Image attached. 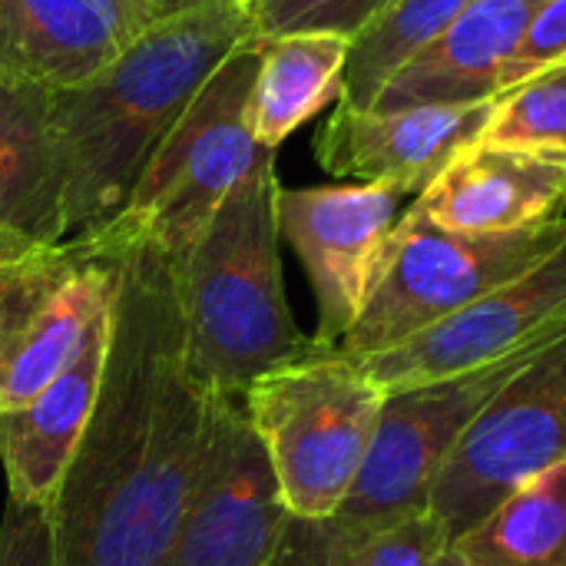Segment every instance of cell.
Returning <instances> with one entry per match:
<instances>
[{
  "label": "cell",
  "mask_w": 566,
  "mask_h": 566,
  "mask_svg": "<svg viewBox=\"0 0 566 566\" xmlns=\"http://www.w3.org/2000/svg\"><path fill=\"white\" fill-rule=\"evenodd\" d=\"M176 262L123 239L99 398L46 507L53 566H159L186 517L212 391L189 365Z\"/></svg>",
  "instance_id": "1"
},
{
  "label": "cell",
  "mask_w": 566,
  "mask_h": 566,
  "mask_svg": "<svg viewBox=\"0 0 566 566\" xmlns=\"http://www.w3.org/2000/svg\"><path fill=\"white\" fill-rule=\"evenodd\" d=\"M252 36L242 0L153 23L93 80L53 90L50 119L63 166L66 239L106 229L129 202L149 156L219 63Z\"/></svg>",
  "instance_id": "2"
},
{
  "label": "cell",
  "mask_w": 566,
  "mask_h": 566,
  "mask_svg": "<svg viewBox=\"0 0 566 566\" xmlns=\"http://www.w3.org/2000/svg\"><path fill=\"white\" fill-rule=\"evenodd\" d=\"M279 189L275 156H265L176 262L189 365L212 395L242 398L312 348L285 298Z\"/></svg>",
  "instance_id": "3"
},
{
  "label": "cell",
  "mask_w": 566,
  "mask_h": 566,
  "mask_svg": "<svg viewBox=\"0 0 566 566\" xmlns=\"http://www.w3.org/2000/svg\"><path fill=\"white\" fill-rule=\"evenodd\" d=\"M385 388L342 348L315 345L242 391L282 504L302 521H332L365 464Z\"/></svg>",
  "instance_id": "4"
},
{
  "label": "cell",
  "mask_w": 566,
  "mask_h": 566,
  "mask_svg": "<svg viewBox=\"0 0 566 566\" xmlns=\"http://www.w3.org/2000/svg\"><path fill=\"white\" fill-rule=\"evenodd\" d=\"M259 56V40L249 36L219 63L149 156L126 209L106 229L123 239H149L179 259L226 196L265 156H275V149L255 143L249 126Z\"/></svg>",
  "instance_id": "5"
},
{
  "label": "cell",
  "mask_w": 566,
  "mask_h": 566,
  "mask_svg": "<svg viewBox=\"0 0 566 566\" xmlns=\"http://www.w3.org/2000/svg\"><path fill=\"white\" fill-rule=\"evenodd\" d=\"M566 239V216L517 232H444L408 209L388 235L381 269L342 352L378 355L527 272Z\"/></svg>",
  "instance_id": "6"
},
{
  "label": "cell",
  "mask_w": 566,
  "mask_h": 566,
  "mask_svg": "<svg viewBox=\"0 0 566 566\" xmlns=\"http://www.w3.org/2000/svg\"><path fill=\"white\" fill-rule=\"evenodd\" d=\"M123 239L109 229L0 252V411L27 405L113 312Z\"/></svg>",
  "instance_id": "7"
},
{
  "label": "cell",
  "mask_w": 566,
  "mask_h": 566,
  "mask_svg": "<svg viewBox=\"0 0 566 566\" xmlns=\"http://www.w3.org/2000/svg\"><path fill=\"white\" fill-rule=\"evenodd\" d=\"M554 348V345H547ZM547 348H534L441 381L388 391L365 464L332 517L348 537H365L428 511L431 488L474 418Z\"/></svg>",
  "instance_id": "8"
},
{
  "label": "cell",
  "mask_w": 566,
  "mask_h": 566,
  "mask_svg": "<svg viewBox=\"0 0 566 566\" xmlns=\"http://www.w3.org/2000/svg\"><path fill=\"white\" fill-rule=\"evenodd\" d=\"M566 461V338L517 371L461 434L441 468L428 511L451 544L501 501Z\"/></svg>",
  "instance_id": "9"
},
{
  "label": "cell",
  "mask_w": 566,
  "mask_h": 566,
  "mask_svg": "<svg viewBox=\"0 0 566 566\" xmlns=\"http://www.w3.org/2000/svg\"><path fill=\"white\" fill-rule=\"evenodd\" d=\"M566 338V239L527 272L444 322L358 358L388 391L441 381Z\"/></svg>",
  "instance_id": "10"
},
{
  "label": "cell",
  "mask_w": 566,
  "mask_h": 566,
  "mask_svg": "<svg viewBox=\"0 0 566 566\" xmlns=\"http://www.w3.org/2000/svg\"><path fill=\"white\" fill-rule=\"evenodd\" d=\"M289 517L242 398L212 395L196 491L159 566H265Z\"/></svg>",
  "instance_id": "11"
},
{
  "label": "cell",
  "mask_w": 566,
  "mask_h": 566,
  "mask_svg": "<svg viewBox=\"0 0 566 566\" xmlns=\"http://www.w3.org/2000/svg\"><path fill=\"white\" fill-rule=\"evenodd\" d=\"M401 199L375 182L279 189V235L298 255L318 308L315 345L338 348L358 322L388 235L401 219Z\"/></svg>",
  "instance_id": "12"
},
{
  "label": "cell",
  "mask_w": 566,
  "mask_h": 566,
  "mask_svg": "<svg viewBox=\"0 0 566 566\" xmlns=\"http://www.w3.org/2000/svg\"><path fill=\"white\" fill-rule=\"evenodd\" d=\"M494 99L464 106L352 109L335 106L315 136V159L328 176L418 196L471 143L481 139Z\"/></svg>",
  "instance_id": "13"
},
{
  "label": "cell",
  "mask_w": 566,
  "mask_h": 566,
  "mask_svg": "<svg viewBox=\"0 0 566 566\" xmlns=\"http://www.w3.org/2000/svg\"><path fill=\"white\" fill-rule=\"evenodd\" d=\"M564 206L566 163L471 143L415 196L408 212L444 232L494 235L554 222L566 216Z\"/></svg>",
  "instance_id": "14"
},
{
  "label": "cell",
  "mask_w": 566,
  "mask_h": 566,
  "mask_svg": "<svg viewBox=\"0 0 566 566\" xmlns=\"http://www.w3.org/2000/svg\"><path fill=\"white\" fill-rule=\"evenodd\" d=\"M153 27L139 0H0V70L70 90Z\"/></svg>",
  "instance_id": "15"
},
{
  "label": "cell",
  "mask_w": 566,
  "mask_h": 566,
  "mask_svg": "<svg viewBox=\"0 0 566 566\" xmlns=\"http://www.w3.org/2000/svg\"><path fill=\"white\" fill-rule=\"evenodd\" d=\"M109 348V315L99 318L70 365L27 405L0 411V464L7 497L30 507H50L53 494L93 418Z\"/></svg>",
  "instance_id": "16"
},
{
  "label": "cell",
  "mask_w": 566,
  "mask_h": 566,
  "mask_svg": "<svg viewBox=\"0 0 566 566\" xmlns=\"http://www.w3.org/2000/svg\"><path fill=\"white\" fill-rule=\"evenodd\" d=\"M544 3L547 0H471L458 20L381 90L371 109L494 99L507 60Z\"/></svg>",
  "instance_id": "17"
},
{
  "label": "cell",
  "mask_w": 566,
  "mask_h": 566,
  "mask_svg": "<svg viewBox=\"0 0 566 566\" xmlns=\"http://www.w3.org/2000/svg\"><path fill=\"white\" fill-rule=\"evenodd\" d=\"M53 90L0 70V252L66 239Z\"/></svg>",
  "instance_id": "18"
},
{
  "label": "cell",
  "mask_w": 566,
  "mask_h": 566,
  "mask_svg": "<svg viewBox=\"0 0 566 566\" xmlns=\"http://www.w3.org/2000/svg\"><path fill=\"white\" fill-rule=\"evenodd\" d=\"M352 40L342 33H289L259 40L249 126L259 146L279 149L298 126L342 96Z\"/></svg>",
  "instance_id": "19"
},
{
  "label": "cell",
  "mask_w": 566,
  "mask_h": 566,
  "mask_svg": "<svg viewBox=\"0 0 566 566\" xmlns=\"http://www.w3.org/2000/svg\"><path fill=\"white\" fill-rule=\"evenodd\" d=\"M454 547L478 566H566V461L501 501Z\"/></svg>",
  "instance_id": "20"
},
{
  "label": "cell",
  "mask_w": 566,
  "mask_h": 566,
  "mask_svg": "<svg viewBox=\"0 0 566 566\" xmlns=\"http://www.w3.org/2000/svg\"><path fill=\"white\" fill-rule=\"evenodd\" d=\"M471 0H391L381 7L348 46L342 76V106L371 109L381 90L428 50Z\"/></svg>",
  "instance_id": "21"
},
{
  "label": "cell",
  "mask_w": 566,
  "mask_h": 566,
  "mask_svg": "<svg viewBox=\"0 0 566 566\" xmlns=\"http://www.w3.org/2000/svg\"><path fill=\"white\" fill-rule=\"evenodd\" d=\"M478 143L566 163V60L504 90Z\"/></svg>",
  "instance_id": "22"
},
{
  "label": "cell",
  "mask_w": 566,
  "mask_h": 566,
  "mask_svg": "<svg viewBox=\"0 0 566 566\" xmlns=\"http://www.w3.org/2000/svg\"><path fill=\"white\" fill-rule=\"evenodd\" d=\"M391 0H252L249 23L255 40L289 33H342L355 36Z\"/></svg>",
  "instance_id": "23"
},
{
  "label": "cell",
  "mask_w": 566,
  "mask_h": 566,
  "mask_svg": "<svg viewBox=\"0 0 566 566\" xmlns=\"http://www.w3.org/2000/svg\"><path fill=\"white\" fill-rule=\"evenodd\" d=\"M355 566H438L451 534L434 511L395 521L365 537H352Z\"/></svg>",
  "instance_id": "24"
},
{
  "label": "cell",
  "mask_w": 566,
  "mask_h": 566,
  "mask_svg": "<svg viewBox=\"0 0 566 566\" xmlns=\"http://www.w3.org/2000/svg\"><path fill=\"white\" fill-rule=\"evenodd\" d=\"M564 60L566 0H547V3L534 13L527 33H524V40H521V46H517L514 56L507 60V66H504V73H501V90H497V96H501L504 90H511V86H517V83H524V80H531V76H537V73H544V70L564 63ZM497 96H494V99H497Z\"/></svg>",
  "instance_id": "25"
},
{
  "label": "cell",
  "mask_w": 566,
  "mask_h": 566,
  "mask_svg": "<svg viewBox=\"0 0 566 566\" xmlns=\"http://www.w3.org/2000/svg\"><path fill=\"white\" fill-rule=\"evenodd\" d=\"M265 566H355V544L335 521L289 517Z\"/></svg>",
  "instance_id": "26"
},
{
  "label": "cell",
  "mask_w": 566,
  "mask_h": 566,
  "mask_svg": "<svg viewBox=\"0 0 566 566\" xmlns=\"http://www.w3.org/2000/svg\"><path fill=\"white\" fill-rule=\"evenodd\" d=\"M0 566H53L50 517L43 507L7 497L0 521Z\"/></svg>",
  "instance_id": "27"
},
{
  "label": "cell",
  "mask_w": 566,
  "mask_h": 566,
  "mask_svg": "<svg viewBox=\"0 0 566 566\" xmlns=\"http://www.w3.org/2000/svg\"><path fill=\"white\" fill-rule=\"evenodd\" d=\"M139 3L153 23H163V20H176V17H186V13H196V10H206L216 3H232V0H139Z\"/></svg>",
  "instance_id": "28"
},
{
  "label": "cell",
  "mask_w": 566,
  "mask_h": 566,
  "mask_svg": "<svg viewBox=\"0 0 566 566\" xmlns=\"http://www.w3.org/2000/svg\"><path fill=\"white\" fill-rule=\"evenodd\" d=\"M438 566H478V564H471V560H468V557H464V554H461V551H458V547L451 544V547H448V551L441 554Z\"/></svg>",
  "instance_id": "29"
},
{
  "label": "cell",
  "mask_w": 566,
  "mask_h": 566,
  "mask_svg": "<svg viewBox=\"0 0 566 566\" xmlns=\"http://www.w3.org/2000/svg\"><path fill=\"white\" fill-rule=\"evenodd\" d=\"M242 3H245V7H249V3H252V0H242Z\"/></svg>",
  "instance_id": "30"
}]
</instances>
